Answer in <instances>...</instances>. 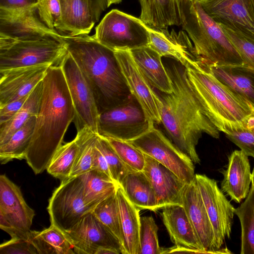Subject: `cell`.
<instances>
[{
	"instance_id": "obj_10",
	"label": "cell",
	"mask_w": 254,
	"mask_h": 254,
	"mask_svg": "<svg viewBox=\"0 0 254 254\" xmlns=\"http://www.w3.org/2000/svg\"><path fill=\"white\" fill-rule=\"evenodd\" d=\"M173 172L184 183L195 178L191 159L154 127L139 137L128 141Z\"/></svg>"
},
{
	"instance_id": "obj_24",
	"label": "cell",
	"mask_w": 254,
	"mask_h": 254,
	"mask_svg": "<svg viewBox=\"0 0 254 254\" xmlns=\"http://www.w3.org/2000/svg\"><path fill=\"white\" fill-rule=\"evenodd\" d=\"M162 209L163 223L171 241L176 246L208 253L203 247L182 206L174 205Z\"/></svg>"
},
{
	"instance_id": "obj_45",
	"label": "cell",
	"mask_w": 254,
	"mask_h": 254,
	"mask_svg": "<svg viewBox=\"0 0 254 254\" xmlns=\"http://www.w3.org/2000/svg\"><path fill=\"white\" fill-rule=\"evenodd\" d=\"M29 95L0 105V126L12 119L22 107Z\"/></svg>"
},
{
	"instance_id": "obj_41",
	"label": "cell",
	"mask_w": 254,
	"mask_h": 254,
	"mask_svg": "<svg viewBox=\"0 0 254 254\" xmlns=\"http://www.w3.org/2000/svg\"><path fill=\"white\" fill-rule=\"evenodd\" d=\"M219 25L241 56L244 66L254 69V40L224 25Z\"/></svg>"
},
{
	"instance_id": "obj_49",
	"label": "cell",
	"mask_w": 254,
	"mask_h": 254,
	"mask_svg": "<svg viewBox=\"0 0 254 254\" xmlns=\"http://www.w3.org/2000/svg\"><path fill=\"white\" fill-rule=\"evenodd\" d=\"M252 186H253L254 187V167L252 173Z\"/></svg>"
},
{
	"instance_id": "obj_17",
	"label": "cell",
	"mask_w": 254,
	"mask_h": 254,
	"mask_svg": "<svg viewBox=\"0 0 254 254\" xmlns=\"http://www.w3.org/2000/svg\"><path fill=\"white\" fill-rule=\"evenodd\" d=\"M60 1L61 15L55 29L62 36L89 34L108 7L97 0Z\"/></svg>"
},
{
	"instance_id": "obj_47",
	"label": "cell",
	"mask_w": 254,
	"mask_h": 254,
	"mask_svg": "<svg viewBox=\"0 0 254 254\" xmlns=\"http://www.w3.org/2000/svg\"><path fill=\"white\" fill-rule=\"evenodd\" d=\"M91 170H95L112 178L106 159L96 144Z\"/></svg>"
},
{
	"instance_id": "obj_25",
	"label": "cell",
	"mask_w": 254,
	"mask_h": 254,
	"mask_svg": "<svg viewBox=\"0 0 254 254\" xmlns=\"http://www.w3.org/2000/svg\"><path fill=\"white\" fill-rule=\"evenodd\" d=\"M140 70L150 84L165 94L173 90L170 76L162 62V56L149 46L130 51Z\"/></svg>"
},
{
	"instance_id": "obj_36",
	"label": "cell",
	"mask_w": 254,
	"mask_h": 254,
	"mask_svg": "<svg viewBox=\"0 0 254 254\" xmlns=\"http://www.w3.org/2000/svg\"><path fill=\"white\" fill-rule=\"evenodd\" d=\"M98 135L87 128L77 132L79 149L69 177L78 176L91 170Z\"/></svg>"
},
{
	"instance_id": "obj_29",
	"label": "cell",
	"mask_w": 254,
	"mask_h": 254,
	"mask_svg": "<svg viewBox=\"0 0 254 254\" xmlns=\"http://www.w3.org/2000/svg\"><path fill=\"white\" fill-rule=\"evenodd\" d=\"M119 185L129 200L140 210H158L154 190L143 171L128 172Z\"/></svg>"
},
{
	"instance_id": "obj_27",
	"label": "cell",
	"mask_w": 254,
	"mask_h": 254,
	"mask_svg": "<svg viewBox=\"0 0 254 254\" xmlns=\"http://www.w3.org/2000/svg\"><path fill=\"white\" fill-rule=\"evenodd\" d=\"M116 195L123 237L122 254H140V210L129 200L120 185Z\"/></svg>"
},
{
	"instance_id": "obj_8",
	"label": "cell",
	"mask_w": 254,
	"mask_h": 254,
	"mask_svg": "<svg viewBox=\"0 0 254 254\" xmlns=\"http://www.w3.org/2000/svg\"><path fill=\"white\" fill-rule=\"evenodd\" d=\"M154 123L145 115L137 100L128 101L101 112L99 134L123 141L133 140L153 127Z\"/></svg>"
},
{
	"instance_id": "obj_11",
	"label": "cell",
	"mask_w": 254,
	"mask_h": 254,
	"mask_svg": "<svg viewBox=\"0 0 254 254\" xmlns=\"http://www.w3.org/2000/svg\"><path fill=\"white\" fill-rule=\"evenodd\" d=\"M47 209L51 224L64 233L94 210L84 201L82 184L79 176L61 181L49 199Z\"/></svg>"
},
{
	"instance_id": "obj_3",
	"label": "cell",
	"mask_w": 254,
	"mask_h": 254,
	"mask_svg": "<svg viewBox=\"0 0 254 254\" xmlns=\"http://www.w3.org/2000/svg\"><path fill=\"white\" fill-rule=\"evenodd\" d=\"M62 37L93 92L100 114L132 97L114 51L88 34Z\"/></svg>"
},
{
	"instance_id": "obj_15",
	"label": "cell",
	"mask_w": 254,
	"mask_h": 254,
	"mask_svg": "<svg viewBox=\"0 0 254 254\" xmlns=\"http://www.w3.org/2000/svg\"><path fill=\"white\" fill-rule=\"evenodd\" d=\"M65 233L75 254H97L103 248L114 249L122 254L118 240L93 212L84 215Z\"/></svg>"
},
{
	"instance_id": "obj_46",
	"label": "cell",
	"mask_w": 254,
	"mask_h": 254,
	"mask_svg": "<svg viewBox=\"0 0 254 254\" xmlns=\"http://www.w3.org/2000/svg\"><path fill=\"white\" fill-rule=\"evenodd\" d=\"M39 0H0V9L17 10L27 9L37 4Z\"/></svg>"
},
{
	"instance_id": "obj_21",
	"label": "cell",
	"mask_w": 254,
	"mask_h": 254,
	"mask_svg": "<svg viewBox=\"0 0 254 254\" xmlns=\"http://www.w3.org/2000/svg\"><path fill=\"white\" fill-rule=\"evenodd\" d=\"M149 32L148 46L162 57L173 58L185 67L195 64L196 61L193 45L188 35L183 30L154 28L147 26Z\"/></svg>"
},
{
	"instance_id": "obj_7",
	"label": "cell",
	"mask_w": 254,
	"mask_h": 254,
	"mask_svg": "<svg viewBox=\"0 0 254 254\" xmlns=\"http://www.w3.org/2000/svg\"><path fill=\"white\" fill-rule=\"evenodd\" d=\"M93 37L114 51L128 50L148 46L147 26L139 18L112 9L96 27Z\"/></svg>"
},
{
	"instance_id": "obj_1",
	"label": "cell",
	"mask_w": 254,
	"mask_h": 254,
	"mask_svg": "<svg viewBox=\"0 0 254 254\" xmlns=\"http://www.w3.org/2000/svg\"><path fill=\"white\" fill-rule=\"evenodd\" d=\"M42 82L39 109L25 157L36 175L47 169L75 118L73 104L60 65L50 66Z\"/></svg>"
},
{
	"instance_id": "obj_16",
	"label": "cell",
	"mask_w": 254,
	"mask_h": 254,
	"mask_svg": "<svg viewBox=\"0 0 254 254\" xmlns=\"http://www.w3.org/2000/svg\"><path fill=\"white\" fill-rule=\"evenodd\" d=\"M196 0L217 23L254 40V5L252 0Z\"/></svg>"
},
{
	"instance_id": "obj_40",
	"label": "cell",
	"mask_w": 254,
	"mask_h": 254,
	"mask_svg": "<svg viewBox=\"0 0 254 254\" xmlns=\"http://www.w3.org/2000/svg\"><path fill=\"white\" fill-rule=\"evenodd\" d=\"M96 145L102 153L108 164L112 179L119 185L127 174L131 172L103 136L98 134Z\"/></svg>"
},
{
	"instance_id": "obj_37",
	"label": "cell",
	"mask_w": 254,
	"mask_h": 254,
	"mask_svg": "<svg viewBox=\"0 0 254 254\" xmlns=\"http://www.w3.org/2000/svg\"><path fill=\"white\" fill-rule=\"evenodd\" d=\"M92 212L118 240L122 251L123 237L116 192L97 205Z\"/></svg>"
},
{
	"instance_id": "obj_35",
	"label": "cell",
	"mask_w": 254,
	"mask_h": 254,
	"mask_svg": "<svg viewBox=\"0 0 254 254\" xmlns=\"http://www.w3.org/2000/svg\"><path fill=\"white\" fill-rule=\"evenodd\" d=\"M79 149L76 136L70 142L62 145L57 150L46 170L61 181L69 177Z\"/></svg>"
},
{
	"instance_id": "obj_9",
	"label": "cell",
	"mask_w": 254,
	"mask_h": 254,
	"mask_svg": "<svg viewBox=\"0 0 254 254\" xmlns=\"http://www.w3.org/2000/svg\"><path fill=\"white\" fill-rule=\"evenodd\" d=\"M60 65L73 104V121L77 132L87 128L99 134L100 113L94 94L77 64L67 51Z\"/></svg>"
},
{
	"instance_id": "obj_43",
	"label": "cell",
	"mask_w": 254,
	"mask_h": 254,
	"mask_svg": "<svg viewBox=\"0 0 254 254\" xmlns=\"http://www.w3.org/2000/svg\"><path fill=\"white\" fill-rule=\"evenodd\" d=\"M37 6L43 21L51 29L56 30L61 15L60 0H39Z\"/></svg>"
},
{
	"instance_id": "obj_28",
	"label": "cell",
	"mask_w": 254,
	"mask_h": 254,
	"mask_svg": "<svg viewBox=\"0 0 254 254\" xmlns=\"http://www.w3.org/2000/svg\"><path fill=\"white\" fill-rule=\"evenodd\" d=\"M141 6L139 19L147 26L168 29L181 25L179 0H138Z\"/></svg>"
},
{
	"instance_id": "obj_50",
	"label": "cell",
	"mask_w": 254,
	"mask_h": 254,
	"mask_svg": "<svg viewBox=\"0 0 254 254\" xmlns=\"http://www.w3.org/2000/svg\"><path fill=\"white\" fill-rule=\"evenodd\" d=\"M98 0L99 2H100V3H101L107 6L108 7L107 0Z\"/></svg>"
},
{
	"instance_id": "obj_19",
	"label": "cell",
	"mask_w": 254,
	"mask_h": 254,
	"mask_svg": "<svg viewBox=\"0 0 254 254\" xmlns=\"http://www.w3.org/2000/svg\"><path fill=\"white\" fill-rule=\"evenodd\" d=\"M143 172L154 191L157 209L174 205L182 206V196L187 184L173 172L145 154Z\"/></svg>"
},
{
	"instance_id": "obj_12",
	"label": "cell",
	"mask_w": 254,
	"mask_h": 254,
	"mask_svg": "<svg viewBox=\"0 0 254 254\" xmlns=\"http://www.w3.org/2000/svg\"><path fill=\"white\" fill-rule=\"evenodd\" d=\"M35 211L27 204L19 187L0 176V228L11 238L28 239Z\"/></svg>"
},
{
	"instance_id": "obj_13",
	"label": "cell",
	"mask_w": 254,
	"mask_h": 254,
	"mask_svg": "<svg viewBox=\"0 0 254 254\" xmlns=\"http://www.w3.org/2000/svg\"><path fill=\"white\" fill-rule=\"evenodd\" d=\"M195 180L213 229L215 248L218 253L225 238H230L235 208L215 180L197 174Z\"/></svg>"
},
{
	"instance_id": "obj_20",
	"label": "cell",
	"mask_w": 254,
	"mask_h": 254,
	"mask_svg": "<svg viewBox=\"0 0 254 254\" xmlns=\"http://www.w3.org/2000/svg\"><path fill=\"white\" fill-rule=\"evenodd\" d=\"M49 64L0 70V105L29 95L45 77Z\"/></svg>"
},
{
	"instance_id": "obj_32",
	"label": "cell",
	"mask_w": 254,
	"mask_h": 254,
	"mask_svg": "<svg viewBox=\"0 0 254 254\" xmlns=\"http://www.w3.org/2000/svg\"><path fill=\"white\" fill-rule=\"evenodd\" d=\"M42 90V81L32 90L22 107L12 119L0 126V145L7 142L31 117L37 116Z\"/></svg>"
},
{
	"instance_id": "obj_38",
	"label": "cell",
	"mask_w": 254,
	"mask_h": 254,
	"mask_svg": "<svg viewBox=\"0 0 254 254\" xmlns=\"http://www.w3.org/2000/svg\"><path fill=\"white\" fill-rule=\"evenodd\" d=\"M104 137L130 171H143L145 157L140 150L128 141L108 137Z\"/></svg>"
},
{
	"instance_id": "obj_39",
	"label": "cell",
	"mask_w": 254,
	"mask_h": 254,
	"mask_svg": "<svg viewBox=\"0 0 254 254\" xmlns=\"http://www.w3.org/2000/svg\"><path fill=\"white\" fill-rule=\"evenodd\" d=\"M158 227L153 218L140 217L139 229L140 254H161L159 245Z\"/></svg>"
},
{
	"instance_id": "obj_51",
	"label": "cell",
	"mask_w": 254,
	"mask_h": 254,
	"mask_svg": "<svg viewBox=\"0 0 254 254\" xmlns=\"http://www.w3.org/2000/svg\"><path fill=\"white\" fill-rule=\"evenodd\" d=\"M252 1H253V4L254 5V0H252Z\"/></svg>"
},
{
	"instance_id": "obj_42",
	"label": "cell",
	"mask_w": 254,
	"mask_h": 254,
	"mask_svg": "<svg viewBox=\"0 0 254 254\" xmlns=\"http://www.w3.org/2000/svg\"><path fill=\"white\" fill-rule=\"evenodd\" d=\"M248 156L254 158V124L226 134Z\"/></svg>"
},
{
	"instance_id": "obj_48",
	"label": "cell",
	"mask_w": 254,
	"mask_h": 254,
	"mask_svg": "<svg viewBox=\"0 0 254 254\" xmlns=\"http://www.w3.org/2000/svg\"><path fill=\"white\" fill-rule=\"evenodd\" d=\"M122 0H107L108 6L109 7L113 4H118L120 3Z\"/></svg>"
},
{
	"instance_id": "obj_34",
	"label": "cell",
	"mask_w": 254,
	"mask_h": 254,
	"mask_svg": "<svg viewBox=\"0 0 254 254\" xmlns=\"http://www.w3.org/2000/svg\"><path fill=\"white\" fill-rule=\"evenodd\" d=\"M241 226V254H254V187L245 201L234 209Z\"/></svg>"
},
{
	"instance_id": "obj_31",
	"label": "cell",
	"mask_w": 254,
	"mask_h": 254,
	"mask_svg": "<svg viewBox=\"0 0 254 254\" xmlns=\"http://www.w3.org/2000/svg\"><path fill=\"white\" fill-rule=\"evenodd\" d=\"M28 239L38 254H74L73 247L65 233L56 226L41 231L31 230Z\"/></svg>"
},
{
	"instance_id": "obj_6",
	"label": "cell",
	"mask_w": 254,
	"mask_h": 254,
	"mask_svg": "<svg viewBox=\"0 0 254 254\" xmlns=\"http://www.w3.org/2000/svg\"><path fill=\"white\" fill-rule=\"evenodd\" d=\"M62 36L49 34L29 40L0 36V70L44 64L60 65L67 52Z\"/></svg>"
},
{
	"instance_id": "obj_2",
	"label": "cell",
	"mask_w": 254,
	"mask_h": 254,
	"mask_svg": "<svg viewBox=\"0 0 254 254\" xmlns=\"http://www.w3.org/2000/svg\"><path fill=\"white\" fill-rule=\"evenodd\" d=\"M167 69L173 90L160 97L161 123L171 140L194 164H200L196 146L202 133L218 138L220 131L205 115L190 85L186 68L181 64H173Z\"/></svg>"
},
{
	"instance_id": "obj_23",
	"label": "cell",
	"mask_w": 254,
	"mask_h": 254,
	"mask_svg": "<svg viewBox=\"0 0 254 254\" xmlns=\"http://www.w3.org/2000/svg\"><path fill=\"white\" fill-rule=\"evenodd\" d=\"M242 150H236L228 157L226 169L220 172L223 175L221 190L237 203L247 196L252 182V173L248 158Z\"/></svg>"
},
{
	"instance_id": "obj_33",
	"label": "cell",
	"mask_w": 254,
	"mask_h": 254,
	"mask_svg": "<svg viewBox=\"0 0 254 254\" xmlns=\"http://www.w3.org/2000/svg\"><path fill=\"white\" fill-rule=\"evenodd\" d=\"M37 116L31 117L5 143L0 145L2 164L13 159H25L35 128Z\"/></svg>"
},
{
	"instance_id": "obj_26",
	"label": "cell",
	"mask_w": 254,
	"mask_h": 254,
	"mask_svg": "<svg viewBox=\"0 0 254 254\" xmlns=\"http://www.w3.org/2000/svg\"><path fill=\"white\" fill-rule=\"evenodd\" d=\"M204 67L229 89L254 107V69L244 65Z\"/></svg>"
},
{
	"instance_id": "obj_44",
	"label": "cell",
	"mask_w": 254,
	"mask_h": 254,
	"mask_svg": "<svg viewBox=\"0 0 254 254\" xmlns=\"http://www.w3.org/2000/svg\"><path fill=\"white\" fill-rule=\"evenodd\" d=\"M0 254H38L29 239L11 238L0 245Z\"/></svg>"
},
{
	"instance_id": "obj_18",
	"label": "cell",
	"mask_w": 254,
	"mask_h": 254,
	"mask_svg": "<svg viewBox=\"0 0 254 254\" xmlns=\"http://www.w3.org/2000/svg\"><path fill=\"white\" fill-rule=\"evenodd\" d=\"M49 34L60 35L43 21L37 4L22 10L0 9V36L13 40H29Z\"/></svg>"
},
{
	"instance_id": "obj_5",
	"label": "cell",
	"mask_w": 254,
	"mask_h": 254,
	"mask_svg": "<svg viewBox=\"0 0 254 254\" xmlns=\"http://www.w3.org/2000/svg\"><path fill=\"white\" fill-rule=\"evenodd\" d=\"M181 25L191 41L196 61L203 66L244 65L222 30L196 0H179Z\"/></svg>"
},
{
	"instance_id": "obj_4",
	"label": "cell",
	"mask_w": 254,
	"mask_h": 254,
	"mask_svg": "<svg viewBox=\"0 0 254 254\" xmlns=\"http://www.w3.org/2000/svg\"><path fill=\"white\" fill-rule=\"evenodd\" d=\"M186 70L205 115L220 131L229 134L254 121V107L223 85L206 68L197 62Z\"/></svg>"
},
{
	"instance_id": "obj_22",
	"label": "cell",
	"mask_w": 254,
	"mask_h": 254,
	"mask_svg": "<svg viewBox=\"0 0 254 254\" xmlns=\"http://www.w3.org/2000/svg\"><path fill=\"white\" fill-rule=\"evenodd\" d=\"M182 206L204 250L208 253H217L215 248L213 229L195 178L185 188Z\"/></svg>"
},
{
	"instance_id": "obj_30",
	"label": "cell",
	"mask_w": 254,
	"mask_h": 254,
	"mask_svg": "<svg viewBox=\"0 0 254 254\" xmlns=\"http://www.w3.org/2000/svg\"><path fill=\"white\" fill-rule=\"evenodd\" d=\"M78 176L82 184L84 201L94 209L116 192L119 185L111 177L95 170H91Z\"/></svg>"
},
{
	"instance_id": "obj_14",
	"label": "cell",
	"mask_w": 254,
	"mask_h": 254,
	"mask_svg": "<svg viewBox=\"0 0 254 254\" xmlns=\"http://www.w3.org/2000/svg\"><path fill=\"white\" fill-rule=\"evenodd\" d=\"M124 79L132 96L147 118L154 124L161 123L162 102L144 76L130 51H114Z\"/></svg>"
}]
</instances>
